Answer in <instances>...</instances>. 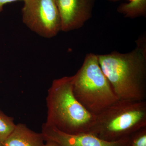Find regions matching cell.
<instances>
[{
  "mask_svg": "<svg viewBox=\"0 0 146 146\" xmlns=\"http://www.w3.org/2000/svg\"><path fill=\"white\" fill-rule=\"evenodd\" d=\"M136 43V48L130 52L98 55L102 71L119 100H146L145 37Z\"/></svg>",
  "mask_w": 146,
  "mask_h": 146,
  "instance_id": "cell-1",
  "label": "cell"
},
{
  "mask_svg": "<svg viewBox=\"0 0 146 146\" xmlns=\"http://www.w3.org/2000/svg\"><path fill=\"white\" fill-rule=\"evenodd\" d=\"M73 76L55 79L48 90L45 123L69 134L90 133L96 115L84 107L73 92Z\"/></svg>",
  "mask_w": 146,
  "mask_h": 146,
  "instance_id": "cell-2",
  "label": "cell"
},
{
  "mask_svg": "<svg viewBox=\"0 0 146 146\" xmlns=\"http://www.w3.org/2000/svg\"><path fill=\"white\" fill-rule=\"evenodd\" d=\"M146 127V101L118 100L96 115L90 133L115 142Z\"/></svg>",
  "mask_w": 146,
  "mask_h": 146,
  "instance_id": "cell-3",
  "label": "cell"
},
{
  "mask_svg": "<svg viewBox=\"0 0 146 146\" xmlns=\"http://www.w3.org/2000/svg\"><path fill=\"white\" fill-rule=\"evenodd\" d=\"M73 89L77 99L96 115L116 102L117 98L99 63L98 55H86L81 68L73 76Z\"/></svg>",
  "mask_w": 146,
  "mask_h": 146,
  "instance_id": "cell-4",
  "label": "cell"
},
{
  "mask_svg": "<svg viewBox=\"0 0 146 146\" xmlns=\"http://www.w3.org/2000/svg\"><path fill=\"white\" fill-rule=\"evenodd\" d=\"M22 9L23 23L30 30L46 38L61 31V21L54 0H25Z\"/></svg>",
  "mask_w": 146,
  "mask_h": 146,
  "instance_id": "cell-5",
  "label": "cell"
},
{
  "mask_svg": "<svg viewBox=\"0 0 146 146\" xmlns=\"http://www.w3.org/2000/svg\"><path fill=\"white\" fill-rule=\"evenodd\" d=\"M61 21V31L69 32L83 27L92 16L96 0H54Z\"/></svg>",
  "mask_w": 146,
  "mask_h": 146,
  "instance_id": "cell-6",
  "label": "cell"
},
{
  "mask_svg": "<svg viewBox=\"0 0 146 146\" xmlns=\"http://www.w3.org/2000/svg\"><path fill=\"white\" fill-rule=\"evenodd\" d=\"M42 133L45 141H54L59 146H128L129 137L115 142L102 140L89 133L69 134L44 123Z\"/></svg>",
  "mask_w": 146,
  "mask_h": 146,
  "instance_id": "cell-7",
  "label": "cell"
},
{
  "mask_svg": "<svg viewBox=\"0 0 146 146\" xmlns=\"http://www.w3.org/2000/svg\"><path fill=\"white\" fill-rule=\"evenodd\" d=\"M45 143L42 132H35L25 124L18 123L2 144V146H44Z\"/></svg>",
  "mask_w": 146,
  "mask_h": 146,
  "instance_id": "cell-8",
  "label": "cell"
},
{
  "mask_svg": "<svg viewBox=\"0 0 146 146\" xmlns=\"http://www.w3.org/2000/svg\"><path fill=\"white\" fill-rule=\"evenodd\" d=\"M129 2L120 5L117 8L119 13L125 18H135L145 16L146 14V0H128Z\"/></svg>",
  "mask_w": 146,
  "mask_h": 146,
  "instance_id": "cell-9",
  "label": "cell"
},
{
  "mask_svg": "<svg viewBox=\"0 0 146 146\" xmlns=\"http://www.w3.org/2000/svg\"><path fill=\"white\" fill-rule=\"evenodd\" d=\"M13 118L0 110V143H2L12 133L16 127Z\"/></svg>",
  "mask_w": 146,
  "mask_h": 146,
  "instance_id": "cell-10",
  "label": "cell"
},
{
  "mask_svg": "<svg viewBox=\"0 0 146 146\" xmlns=\"http://www.w3.org/2000/svg\"><path fill=\"white\" fill-rule=\"evenodd\" d=\"M128 146H146V127L140 129L129 136Z\"/></svg>",
  "mask_w": 146,
  "mask_h": 146,
  "instance_id": "cell-11",
  "label": "cell"
},
{
  "mask_svg": "<svg viewBox=\"0 0 146 146\" xmlns=\"http://www.w3.org/2000/svg\"><path fill=\"white\" fill-rule=\"evenodd\" d=\"M25 0H0V13L3 10L4 6L7 4L17 1H25Z\"/></svg>",
  "mask_w": 146,
  "mask_h": 146,
  "instance_id": "cell-12",
  "label": "cell"
},
{
  "mask_svg": "<svg viewBox=\"0 0 146 146\" xmlns=\"http://www.w3.org/2000/svg\"><path fill=\"white\" fill-rule=\"evenodd\" d=\"M44 146H59L58 144L54 141L47 140L45 141L44 145Z\"/></svg>",
  "mask_w": 146,
  "mask_h": 146,
  "instance_id": "cell-13",
  "label": "cell"
},
{
  "mask_svg": "<svg viewBox=\"0 0 146 146\" xmlns=\"http://www.w3.org/2000/svg\"><path fill=\"white\" fill-rule=\"evenodd\" d=\"M108 1H110L112 2H117L118 1H119L120 0H108Z\"/></svg>",
  "mask_w": 146,
  "mask_h": 146,
  "instance_id": "cell-14",
  "label": "cell"
},
{
  "mask_svg": "<svg viewBox=\"0 0 146 146\" xmlns=\"http://www.w3.org/2000/svg\"><path fill=\"white\" fill-rule=\"evenodd\" d=\"M0 146H2V143H0Z\"/></svg>",
  "mask_w": 146,
  "mask_h": 146,
  "instance_id": "cell-15",
  "label": "cell"
}]
</instances>
